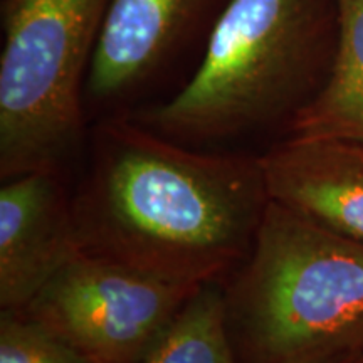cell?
Returning a JSON list of instances; mask_svg holds the SVG:
<instances>
[{
    "instance_id": "11",
    "label": "cell",
    "mask_w": 363,
    "mask_h": 363,
    "mask_svg": "<svg viewBox=\"0 0 363 363\" xmlns=\"http://www.w3.org/2000/svg\"><path fill=\"white\" fill-rule=\"evenodd\" d=\"M0 363H88L24 311L0 315Z\"/></svg>"
},
{
    "instance_id": "2",
    "label": "cell",
    "mask_w": 363,
    "mask_h": 363,
    "mask_svg": "<svg viewBox=\"0 0 363 363\" xmlns=\"http://www.w3.org/2000/svg\"><path fill=\"white\" fill-rule=\"evenodd\" d=\"M224 293L239 363L363 353V244L283 203H267Z\"/></svg>"
},
{
    "instance_id": "6",
    "label": "cell",
    "mask_w": 363,
    "mask_h": 363,
    "mask_svg": "<svg viewBox=\"0 0 363 363\" xmlns=\"http://www.w3.org/2000/svg\"><path fill=\"white\" fill-rule=\"evenodd\" d=\"M81 251L61 175L26 174L0 189V308L24 311Z\"/></svg>"
},
{
    "instance_id": "9",
    "label": "cell",
    "mask_w": 363,
    "mask_h": 363,
    "mask_svg": "<svg viewBox=\"0 0 363 363\" xmlns=\"http://www.w3.org/2000/svg\"><path fill=\"white\" fill-rule=\"evenodd\" d=\"M338 44L320 91L291 118V136L363 140V0H337Z\"/></svg>"
},
{
    "instance_id": "10",
    "label": "cell",
    "mask_w": 363,
    "mask_h": 363,
    "mask_svg": "<svg viewBox=\"0 0 363 363\" xmlns=\"http://www.w3.org/2000/svg\"><path fill=\"white\" fill-rule=\"evenodd\" d=\"M140 363H239L224 286L208 283L195 289Z\"/></svg>"
},
{
    "instance_id": "3",
    "label": "cell",
    "mask_w": 363,
    "mask_h": 363,
    "mask_svg": "<svg viewBox=\"0 0 363 363\" xmlns=\"http://www.w3.org/2000/svg\"><path fill=\"white\" fill-rule=\"evenodd\" d=\"M311 38L310 0H230L189 83L136 121L189 145L262 128L289 110L294 115Z\"/></svg>"
},
{
    "instance_id": "1",
    "label": "cell",
    "mask_w": 363,
    "mask_h": 363,
    "mask_svg": "<svg viewBox=\"0 0 363 363\" xmlns=\"http://www.w3.org/2000/svg\"><path fill=\"white\" fill-rule=\"evenodd\" d=\"M269 201L259 157L199 152L128 120L99 126L71 197L81 251L187 286L238 269Z\"/></svg>"
},
{
    "instance_id": "7",
    "label": "cell",
    "mask_w": 363,
    "mask_h": 363,
    "mask_svg": "<svg viewBox=\"0 0 363 363\" xmlns=\"http://www.w3.org/2000/svg\"><path fill=\"white\" fill-rule=\"evenodd\" d=\"M259 158L271 201L363 244V140L289 136Z\"/></svg>"
},
{
    "instance_id": "8",
    "label": "cell",
    "mask_w": 363,
    "mask_h": 363,
    "mask_svg": "<svg viewBox=\"0 0 363 363\" xmlns=\"http://www.w3.org/2000/svg\"><path fill=\"white\" fill-rule=\"evenodd\" d=\"M203 0H110L84 89L96 101L133 88L160 65Z\"/></svg>"
},
{
    "instance_id": "5",
    "label": "cell",
    "mask_w": 363,
    "mask_h": 363,
    "mask_svg": "<svg viewBox=\"0 0 363 363\" xmlns=\"http://www.w3.org/2000/svg\"><path fill=\"white\" fill-rule=\"evenodd\" d=\"M199 288L79 251L24 313L88 363H140Z\"/></svg>"
},
{
    "instance_id": "12",
    "label": "cell",
    "mask_w": 363,
    "mask_h": 363,
    "mask_svg": "<svg viewBox=\"0 0 363 363\" xmlns=\"http://www.w3.org/2000/svg\"><path fill=\"white\" fill-rule=\"evenodd\" d=\"M330 363H363V353H362V355H353V357H347V358H342V360H337V362H330Z\"/></svg>"
},
{
    "instance_id": "4",
    "label": "cell",
    "mask_w": 363,
    "mask_h": 363,
    "mask_svg": "<svg viewBox=\"0 0 363 363\" xmlns=\"http://www.w3.org/2000/svg\"><path fill=\"white\" fill-rule=\"evenodd\" d=\"M110 0H2L0 177L61 175L83 140L81 88Z\"/></svg>"
}]
</instances>
